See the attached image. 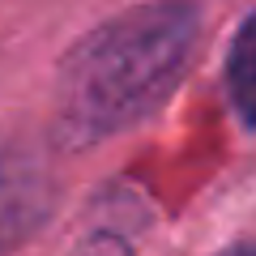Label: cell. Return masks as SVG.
I'll list each match as a JSON object with an SVG mask.
<instances>
[{
  "instance_id": "1",
  "label": "cell",
  "mask_w": 256,
  "mask_h": 256,
  "mask_svg": "<svg viewBox=\"0 0 256 256\" xmlns=\"http://www.w3.org/2000/svg\"><path fill=\"white\" fill-rule=\"evenodd\" d=\"M201 34L188 0H154L102 22L60 64L52 132L64 150L111 137L171 94Z\"/></svg>"
},
{
  "instance_id": "2",
  "label": "cell",
  "mask_w": 256,
  "mask_h": 256,
  "mask_svg": "<svg viewBox=\"0 0 256 256\" xmlns=\"http://www.w3.org/2000/svg\"><path fill=\"white\" fill-rule=\"evenodd\" d=\"M56 210V180L30 150H0V256L22 248Z\"/></svg>"
},
{
  "instance_id": "3",
  "label": "cell",
  "mask_w": 256,
  "mask_h": 256,
  "mask_svg": "<svg viewBox=\"0 0 256 256\" xmlns=\"http://www.w3.org/2000/svg\"><path fill=\"white\" fill-rule=\"evenodd\" d=\"M226 86H230L239 116L248 124H256V18H248L239 26L235 43L226 52Z\"/></svg>"
},
{
  "instance_id": "4",
  "label": "cell",
  "mask_w": 256,
  "mask_h": 256,
  "mask_svg": "<svg viewBox=\"0 0 256 256\" xmlns=\"http://www.w3.org/2000/svg\"><path fill=\"white\" fill-rule=\"evenodd\" d=\"M226 256H256V248H235V252H226Z\"/></svg>"
}]
</instances>
